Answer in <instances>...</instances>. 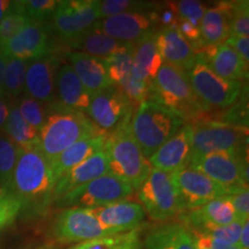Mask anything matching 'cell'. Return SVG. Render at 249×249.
I'll return each instance as SVG.
<instances>
[{
	"mask_svg": "<svg viewBox=\"0 0 249 249\" xmlns=\"http://www.w3.org/2000/svg\"><path fill=\"white\" fill-rule=\"evenodd\" d=\"M188 166L205 174L222 187L227 195L248 187L247 151L204 155L192 158Z\"/></svg>",
	"mask_w": 249,
	"mask_h": 249,
	"instance_id": "ba28073f",
	"label": "cell"
},
{
	"mask_svg": "<svg viewBox=\"0 0 249 249\" xmlns=\"http://www.w3.org/2000/svg\"><path fill=\"white\" fill-rule=\"evenodd\" d=\"M9 113V107L4 95H0V132L5 129L6 121H7Z\"/></svg>",
	"mask_w": 249,
	"mask_h": 249,
	"instance_id": "7dc6e473",
	"label": "cell"
},
{
	"mask_svg": "<svg viewBox=\"0 0 249 249\" xmlns=\"http://www.w3.org/2000/svg\"><path fill=\"white\" fill-rule=\"evenodd\" d=\"M29 61L20 60L17 58H7L5 70L4 90L5 93L11 96H18L24 90L27 67Z\"/></svg>",
	"mask_w": 249,
	"mask_h": 249,
	"instance_id": "d590c367",
	"label": "cell"
},
{
	"mask_svg": "<svg viewBox=\"0 0 249 249\" xmlns=\"http://www.w3.org/2000/svg\"><path fill=\"white\" fill-rule=\"evenodd\" d=\"M191 124L192 158L216 152L247 151L248 126L204 118Z\"/></svg>",
	"mask_w": 249,
	"mask_h": 249,
	"instance_id": "8992f818",
	"label": "cell"
},
{
	"mask_svg": "<svg viewBox=\"0 0 249 249\" xmlns=\"http://www.w3.org/2000/svg\"><path fill=\"white\" fill-rule=\"evenodd\" d=\"M12 2L13 1H9V0H0V21L11 11Z\"/></svg>",
	"mask_w": 249,
	"mask_h": 249,
	"instance_id": "816d5d0a",
	"label": "cell"
},
{
	"mask_svg": "<svg viewBox=\"0 0 249 249\" xmlns=\"http://www.w3.org/2000/svg\"><path fill=\"white\" fill-rule=\"evenodd\" d=\"M166 4L167 5L165 6L172 9L179 18L188 21L198 28H200L202 18L208 9L204 4H202L201 1H196V0H180V1L166 2Z\"/></svg>",
	"mask_w": 249,
	"mask_h": 249,
	"instance_id": "f35d334b",
	"label": "cell"
},
{
	"mask_svg": "<svg viewBox=\"0 0 249 249\" xmlns=\"http://www.w3.org/2000/svg\"><path fill=\"white\" fill-rule=\"evenodd\" d=\"M18 107L23 119L31 127L39 130L40 127L44 124L46 118V111L44 107L42 105V103L27 96V97H23L21 99Z\"/></svg>",
	"mask_w": 249,
	"mask_h": 249,
	"instance_id": "60d3db41",
	"label": "cell"
},
{
	"mask_svg": "<svg viewBox=\"0 0 249 249\" xmlns=\"http://www.w3.org/2000/svg\"><path fill=\"white\" fill-rule=\"evenodd\" d=\"M132 117L133 107L124 114L116 128L107 134L104 150L107 155L110 173L128 182L135 191L147 179L152 167L134 139Z\"/></svg>",
	"mask_w": 249,
	"mask_h": 249,
	"instance_id": "3957f363",
	"label": "cell"
},
{
	"mask_svg": "<svg viewBox=\"0 0 249 249\" xmlns=\"http://www.w3.org/2000/svg\"><path fill=\"white\" fill-rule=\"evenodd\" d=\"M59 67L58 58L52 54L29 61L24 81L27 95L40 103L51 102L54 96Z\"/></svg>",
	"mask_w": 249,
	"mask_h": 249,
	"instance_id": "d6986e66",
	"label": "cell"
},
{
	"mask_svg": "<svg viewBox=\"0 0 249 249\" xmlns=\"http://www.w3.org/2000/svg\"><path fill=\"white\" fill-rule=\"evenodd\" d=\"M30 22L31 21L26 15L18 11L14 1L12 2L11 11L0 21V43H1V45L4 46L5 43H7L9 39L18 35Z\"/></svg>",
	"mask_w": 249,
	"mask_h": 249,
	"instance_id": "ab89813d",
	"label": "cell"
},
{
	"mask_svg": "<svg viewBox=\"0 0 249 249\" xmlns=\"http://www.w3.org/2000/svg\"><path fill=\"white\" fill-rule=\"evenodd\" d=\"M55 183L51 164L39 148L18 149L9 189L22 201L23 207H48L53 198Z\"/></svg>",
	"mask_w": 249,
	"mask_h": 249,
	"instance_id": "7a4b0ae2",
	"label": "cell"
},
{
	"mask_svg": "<svg viewBox=\"0 0 249 249\" xmlns=\"http://www.w3.org/2000/svg\"><path fill=\"white\" fill-rule=\"evenodd\" d=\"M107 136V133L87 136V138L71 144L65 151H62L53 161L50 163L55 180L58 181V179L60 178L62 174L66 173L67 171H70L74 166L88 160L89 157H91L96 152L103 150L105 147Z\"/></svg>",
	"mask_w": 249,
	"mask_h": 249,
	"instance_id": "83f0119b",
	"label": "cell"
},
{
	"mask_svg": "<svg viewBox=\"0 0 249 249\" xmlns=\"http://www.w3.org/2000/svg\"><path fill=\"white\" fill-rule=\"evenodd\" d=\"M133 105L117 86H110L95 92L87 110L88 118L97 128L107 133L116 128Z\"/></svg>",
	"mask_w": 249,
	"mask_h": 249,
	"instance_id": "9a60e30c",
	"label": "cell"
},
{
	"mask_svg": "<svg viewBox=\"0 0 249 249\" xmlns=\"http://www.w3.org/2000/svg\"><path fill=\"white\" fill-rule=\"evenodd\" d=\"M156 45L165 64L188 73L197 60L198 52L174 28L160 27L155 33Z\"/></svg>",
	"mask_w": 249,
	"mask_h": 249,
	"instance_id": "ffe728a7",
	"label": "cell"
},
{
	"mask_svg": "<svg viewBox=\"0 0 249 249\" xmlns=\"http://www.w3.org/2000/svg\"><path fill=\"white\" fill-rule=\"evenodd\" d=\"M233 209L235 213L236 222L244 224L249 220V189L248 187L229 195Z\"/></svg>",
	"mask_w": 249,
	"mask_h": 249,
	"instance_id": "ee69618b",
	"label": "cell"
},
{
	"mask_svg": "<svg viewBox=\"0 0 249 249\" xmlns=\"http://www.w3.org/2000/svg\"><path fill=\"white\" fill-rule=\"evenodd\" d=\"M96 24L105 35L120 42L135 44L144 36L155 33L160 21L157 12H139L101 18Z\"/></svg>",
	"mask_w": 249,
	"mask_h": 249,
	"instance_id": "5bb4252c",
	"label": "cell"
},
{
	"mask_svg": "<svg viewBox=\"0 0 249 249\" xmlns=\"http://www.w3.org/2000/svg\"><path fill=\"white\" fill-rule=\"evenodd\" d=\"M144 249H195L194 236L185 223L165 224L149 233Z\"/></svg>",
	"mask_w": 249,
	"mask_h": 249,
	"instance_id": "f1b7e54d",
	"label": "cell"
},
{
	"mask_svg": "<svg viewBox=\"0 0 249 249\" xmlns=\"http://www.w3.org/2000/svg\"><path fill=\"white\" fill-rule=\"evenodd\" d=\"M192 124H183L172 138L148 158L152 169L173 173L188 166L192 158Z\"/></svg>",
	"mask_w": 249,
	"mask_h": 249,
	"instance_id": "e0dca14e",
	"label": "cell"
},
{
	"mask_svg": "<svg viewBox=\"0 0 249 249\" xmlns=\"http://www.w3.org/2000/svg\"><path fill=\"white\" fill-rule=\"evenodd\" d=\"M108 172H110V169H108L107 155V151L103 149L62 174L55 183L52 201L57 200L58 197L74 191L77 187L97 179Z\"/></svg>",
	"mask_w": 249,
	"mask_h": 249,
	"instance_id": "7402d4cb",
	"label": "cell"
},
{
	"mask_svg": "<svg viewBox=\"0 0 249 249\" xmlns=\"http://www.w3.org/2000/svg\"><path fill=\"white\" fill-rule=\"evenodd\" d=\"M239 249H249V220L244 223L241 229L240 238H239L238 242Z\"/></svg>",
	"mask_w": 249,
	"mask_h": 249,
	"instance_id": "c3c4849f",
	"label": "cell"
},
{
	"mask_svg": "<svg viewBox=\"0 0 249 249\" xmlns=\"http://www.w3.org/2000/svg\"><path fill=\"white\" fill-rule=\"evenodd\" d=\"M193 91L207 110L227 108L240 97L241 82L222 79L208 67L198 53L197 60L187 73Z\"/></svg>",
	"mask_w": 249,
	"mask_h": 249,
	"instance_id": "30bf717a",
	"label": "cell"
},
{
	"mask_svg": "<svg viewBox=\"0 0 249 249\" xmlns=\"http://www.w3.org/2000/svg\"><path fill=\"white\" fill-rule=\"evenodd\" d=\"M7 57L31 61L50 54V27L44 22H31L2 46Z\"/></svg>",
	"mask_w": 249,
	"mask_h": 249,
	"instance_id": "2e32d148",
	"label": "cell"
},
{
	"mask_svg": "<svg viewBox=\"0 0 249 249\" xmlns=\"http://www.w3.org/2000/svg\"><path fill=\"white\" fill-rule=\"evenodd\" d=\"M67 58L81 83L92 95L99 90L113 86L104 58L93 57L77 51L70 52Z\"/></svg>",
	"mask_w": 249,
	"mask_h": 249,
	"instance_id": "603a6c76",
	"label": "cell"
},
{
	"mask_svg": "<svg viewBox=\"0 0 249 249\" xmlns=\"http://www.w3.org/2000/svg\"><path fill=\"white\" fill-rule=\"evenodd\" d=\"M105 134L91 123L83 112L52 103L38 130L39 150L50 163L62 151L87 136Z\"/></svg>",
	"mask_w": 249,
	"mask_h": 249,
	"instance_id": "6da1fadb",
	"label": "cell"
},
{
	"mask_svg": "<svg viewBox=\"0 0 249 249\" xmlns=\"http://www.w3.org/2000/svg\"><path fill=\"white\" fill-rule=\"evenodd\" d=\"M200 55L208 67L222 79L241 83L248 79V65L225 43L207 45Z\"/></svg>",
	"mask_w": 249,
	"mask_h": 249,
	"instance_id": "44dd1931",
	"label": "cell"
},
{
	"mask_svg": "<svg viewBox=\"0 0 249 249\" xmlns=\"http://www.w3.org/2000/svg\"><path fill=\"white\" fill-rule=\"evenodd\" d=\"M209 236V245L211 249H239L238 246L235 245H231L229 242L220 240V239L217 238H213V236Z\"/></svg>",
	"mask_w": 249,
	"mask_h": 249,
	"instance_id": "681fc988",
	"label": "cell"
},
{
	"mask_svg": "<svg viewBox=\"0 0 249 249\" xmlns=\"http://www.w3.org/2000/svg\"><path fill=\"white\" fill-rule=\"evenodd\" d=\"M55 89L61 105L83 113L88 110L92 93L83 87L70 64H64L59 67L55 77Z\"/></svg>",
	"mask_w": 249,
	"mask_h": 249,
	"instance_id": "cb8c5ba5",
	"label": "cell"
},
{
	"mask_svg": "<svg viewBox=\"0 0 249 249\" xmlns=\"http://www.w3.org/2000/svg\"><path fill=\"white\" fill-rule=\"evenodd\" d=\"M189 213H192L198 219L218 226L230 225L236 220L234 209H233L229 195L214 198L201 207L200 209L192 210Z\"/></svg>",
	"mask_w": 249,
	"mask_h": 249,
	"instance_id": "4dcf8cb0",
	"label": "cell"
},
{
	"mask_svg": "<svg viewBox=\"0 0 249 249\" xmlns=\"http://www.w3.org/2000/svg\"><path fill=\"white\" fill-rule=\"evenodd\" d=\"M155 33L149 34L135 43L132 53L133 77L150 86L164 64L156 45Z\"/></svg>",
	"mask_w": 249,
	"mask_h": 249,
	"instance_id": "484cf974",
	"label": "cell"
},
{
	"mask_svg": "<svg viewBox=\"0 0 249 249\" xmlns=\"http://www.w3.org/2000/svg\"><path fill=\"white\" fill-rule=\"evenodd\" d=\"M0 51H4V50H2V45H1V43H0Z\"/></svg>",
	"mask_w": 249,
	"mask_h": 249,
	"instance_id": "f5cc1de1",
	"label": "cell"
},
{
	"mask_svg": "<svg viewBox=\"0 0 249 249\" xmlns=\"http://www.w3.org/2000/svg\"><path fill=\"white\" fill-rule=\"evenodd\" d=\"M58 0H22L14 1L15 7L20 13L34 22H44L46 18H51L52 14L59 5Z\"/></svg>",
	"mask_w": 249,
	"mask_h": 249,
	"instance_id": "8d00e7d4",
	"label": "cell"
},
{
	"mask_svg": "<svg viewBox=\"0 0 249 249\" xmlns=\"http://www.w3.org/2000/svg\"><path fill=\"white\" fill-rule=\"evenodd\" d=\"M133 187L128 182L108 172L60 196L54 200V203L57 207L65 209H95L114 202L127 200L133 195Z\"/></svg>",
	"mask_w": 249,
	"mask_h": 249,
	"instance_id": "52a82bcc",
	"label": "cell"
},
{
	"mask_svg": "<svg viewBox=\"0 0 249 249\" xmlns=\"http://www.w3.org/2000/svg\"><path fill=\"white\" fill-rule=\"evenodd\" d=\"M174 29L178 30L180 35H181L183 38L189 43V45H191L196 52H198V53H200L202 50L205 48L203 40H202V37H201L200 28L198 27L194 26V24L188 22V21L178 18V22H177Z\"/></svg>",
	"mask_w": 249,
	"mask_h": 249,
	"instance_id": "7bdbcfd3",
	"label": "cell"
},
{
	"mask_svg": "<svg viewBox=\"0 0 249 249\" xmlns=\"http://www.w3.org/2000/svg\"><path fill=\"white\" fill-rule=\"evenodd\" d=\"M183 210L200 209L208 202L227 195L226 192L200 171L189 166L172 173Z\"/></svg>",
	"mask_w": 249,
	"mask_h": 249,
	"instance_id": "4fadbf2b",
	"label": "cell"
},
{
	"mask_svg": "<svg viewBox=\"0 0 249 249\" xmlns=\"http://www.w3.org/2000/svg\"><path fill=\"white\" fill-rule=\"evenodd\" d=\"M249 2L232 1L233 15L231 23V36L248 37L249 36Z\"/></svg>",
	"mask_w": 249,
	"mask_h": 249,
	"instance_id": "b9f144b4",
	"label": "cell"
},
{
	"mask_svg": "<svg viewBox=\"0 0 249 249\" xmlns=\"http://www.w3.org/2000/svg\"><path fill=\"white\" fill-rule=\"evenodd\" d=\"M151 2L135 1V0H97L98 18H105L124 13H139L152 8Z\"/></svg>",
	"mask_w": 249,
	"mask_h": 249,
	"instance_id": "d6a6232c",
	"label": "cell"
},
{
	"mask_svg": "<svg viewBox=\"0 0 249 249\" xmlns=\"http://www.w3.org/2000/svg\"><path fill=\"white\" fill-rule=\"evenodd\" d=\"M149 99L169 108L186 124L203 119L208 112L193 91L186 71L165 62L151 82Z\"/></svg>",
	"mask_w": 249,
	"mask_h": 249,
	"instance_id": "277c9868",
	"label": "cell"
},
{
	"mask_svg": "<svg viewBox=\"0 0 249 249\" xmlns=\"http://www.w3.org/2000/svg\"><path fill=\"white\" fill-rule=\"evenodd\" d=\"M18 149L7 136L0 133V188L9 189L17 164Z\"/></svg>",
	"mask_w": 249,
	"mask_h": 249,
	"instance_id": "836d02e7",
	"label": "cell"
},
{
	"mask_svg": "<svg viewBox=\"0 0 249 249\" xmlns=\"http://www.w3.org/2000/svg\"><path fill=\"white\" fill-rule=\"evenodd\" d=\"M138 191L141 205L152 220L164 222L183 211L172 173L151 169Z\"/></svg>",
	"mask_w": 249,
	"mask_h": 249,
	"instance_id": "9c48e42d",
	"label": "cell"
},
{
	"mask_svg": "<svg viewBox=\"0 0 249 249\" xmlns=\"http://www.w3.org/2000/svg\"><path fill=\"white\" fill-rule=\"evenodd\" d=\"M23 203L11 189L0 188V233L15 222Z\"/></svg>",
	"mask_w": 249,
	"mask_h": 249,
	"instance_id": "74e56055",
	"label": "cell"
},
{
	"mask_svg": "<svg viewBox=\"0 0 249 249\" xmlns=\"http://www.w3.org/2000/svg\"><path fill=\"white\" fill-rule=\"evenodd\" d=\"M232 15V1H219L205 11L200 23L201 37L205 46L226 42L231 36Z\"/></svg>",
	"mask_w": 249,
	"mask_h": 249,
	"instance_id": "d4e9b609",
	"label": "cell"
},
{
	"mask_svg": "<svg viewBox=\"0 0 249 249\" xmlns=\"http://www.w3.org/2000/svg\"><path fill=\"white\" fill-rule=\"evenodd\" d=\"M111 235L101 225L91 209L67 208L55 218L52 236L60 244H81L102 236Z\"/></svg>",
	"mask_w": 249,
	"mask_h": 249,
	"instance_id": "7c38bea8",
	"label": "cell"
},
{
	"mask_svg": "<svg viewBox=\"0 0 249 249\" xmlns=\"http://www.w3.org/2000/svg\"><path fill=\"white\" fill-rule=\"evenodd\" d=\"M98 222L111 235L133 231L141 225L145 211L138 202L119 201L91 209Z\"/></svg>",
	"mask_w": 249,
	"mask_h": 249,
	"instance_id": "ac0fdd59",
	"label": "cell"
},
{
	"mask_svg": "<svg viewBox=\"0 0 249 249\" xmlns=\"http://www.w3.org/2000/svg\"><path fill=\"white\" fill-rule=\"evenodd\" d=\"M67 45L71 46V49L77 50V52L104 59L121 53V52L129 51L134 48V44L120 42V40L105 35L104 33L99 30L96 23L93 24L91 29L71 40Z\"/></svg>",
	"mask_w": 249,
	"mask_h": 249,
	"instance_id": "4316f807",
	"label": "cell"
},
{
	"mask_svg": "<svg viewBox=\"0 0 249 249\" xmlns=\"http://www.w3.org/2000/svg\"><path fill=\"white\" fill-rule=\"evenodd\" d=\"M225 44L234 50V51L240 55V58L246 64H249V38L248 37H235L230 36L226 39Z\"/></svg>",
	"mask_w": 249,
	"mask_h": 249,
	"instance_id": "f6af8a7d",
	"label": "cell"
},
{
	"mask_svg": "<svg viewBox=\"0 0 249 249\" xmlns=\"http://www.w3.org/2000/svg\"><path fill=\"white\" fill-rule=\"evenodd\" d=\"M97 0H64L51 17V26L62 42L68 43L91 29L97 21Z\"/></svg>",
	"mask_w": 249,
	"mask_h": 249,
	"instance_id": "8fae6325",
	"label": "cell"
},
{
	"mask_svg": "<svg viewBox=\"0 0 249 249\" xmlns=\"http://www.w3.org/2000/svg\"><path fill=\"white\" fill-rule=\"evenodd\" d=\"M132 53L133 50H129V51L121 52V53L111 55L105 59L110 79L112 83L118 88H123L132 77Z\"/></svg>",
	"mask_w": 249,
	"mask_h": 249,
	"instance_id": "e575fe53",
	"label": "cell"
},
{
	"mask_svg": "<svg viewBox=\"0 0 249 249\" xmlns=\"http://www.w3.org/2000/svg\"><path fill=\"white\" fill-rule=\"evenodd\" d=\"M133 114V136L147 158L186 124L169 108L151 99H145L139 104Z\"/></svg>",
	"mask_w": 249,
	"mask_h": 249,
	"instance_id": "5b68a950",
	"label": "cell"
},
{
	"mask_svg": "<svg viewBox=\"0 0 249 249\" xmlns=\"http://www.w3.org/2000/svg\"><path fill=\"white\" fill-rule=\"evenodd\" d=\"M2 52H4V51H0V54H1V53H2Z\"/></svg>",
	"mask_w": 249,
	"mask_h": 249,
	"instance_id": "db71d44e",
	"label": "cell"
},
{
	"mask_svg": "<svg viewBox=\"0 0 249 249\" xmlns=\"http://www.w3.org/2000/svg\"><path fill=\"white\" fill-rule=\"evenodd\" d=\"M141 229L81 242L70 249H141Z\"/></svg>",
	"mask_w": 249,
	"mask_h": 249,
	"instance_id": "1f68e13d",
	"label": "cell"
},
{
	"mask_svg": "<svg viewBox=\"0 0 249 249\" xmlns=\"http://www.w3.org/2000/svg\"><path fill=\"white\" fill-rule=\"evenodd\" d=\"M4 132H6V136L17 145L18 149L26 150L39 148L38 130L31 127L23 119L17 105L9 110Z\"/></svg>",
	"mask_w": 249,
	"mask_h": 249,
	"instance_id": "f546056e",
	"label": "cell"
},
{
	"mask_svg": "<svg viewBox=\"0 0 249 249\" xmlns=\"http://www.w3.org/2000/svg\"><path fill=\"white\" fill-rule=\"evenodd\" d=\"M194 236V245L195 249H211L209 245V236L207 234H202L194 231H191Z\"/></svg>",
	"mask_w": 249,
	"mask_h": 249,
	"instance_id": "bcb514c9",
	"label": "cell"
},
{
	"mask_svg": "<svg viewBox=\"0 0 249 249\" xmlns=\"http://www.w3.org/2000/svg\"><path fill=\"white\" fill-rule=\"evenodd\" d=\"M7 55L4 52L0 54V95L5 96L4 90V81H5V70H6V62H7Z\"/></svg>",
	"mask_w": 249,
	"mask_h": 249,
	"instance_id": "f907efd6",
	"label": "cell"
}]
</instances>
